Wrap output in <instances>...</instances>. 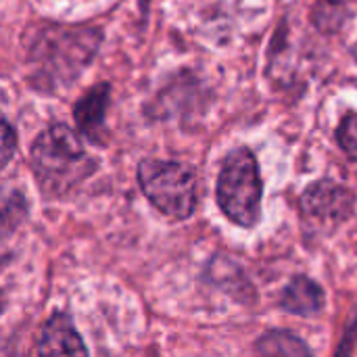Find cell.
Masks as SVG:
<instances>
[{
	"label": "cell",
	"mask_w": 357,
	"mask_h": 357,
	"mask_svg": "<svg viewBox=\"0 0 357 357\" xmlns=\"http://www.w3.org/2000/svg\"><path fill=\"white\" fill-rule=\"evenodd\" d=\"M31 167L46 192H63L88 178L96 163L86 153L79 136L71 128L56 123L33 142Z\"/></svg>",
	"instance_id": "6da1fadb"
},
{
	"label": "cell",
	"mask_w": 357,
	"mask_h": 357,
	"mask_svg": "<svg viewBox=\"0 0 357 357\" xmlns=\"http://www.w3.org/2000/svg\"><path fill=\"white\" fill-rule=\"evenodd\" d=\"M261 176L255 155L249 149H234L218 178V203L238 226L251 228L261 215Z\"/></svg>",
	"instance_id": "7a4b0ae2"
},
{
	"label": "cell",
	"mask_w": 357,
	"mask_h": 357,
	"mask_svg": "<svg viewBox=\"0 0 357 357\" xmlns=\"http://www.w3.org/2000/svg\"><path fill=\"white\" fill-rule=\"evenodd\" d=\"M138 182L146 199L167 218L186 220L192 215L199 201V182L190 165L144 159L138 165Z\"/></svg>",
	"instance_id": "3957f363"
},
{
	"label": "cell",
	"mask_w": 357,
	"mask_h": 357,
	"mask_svg": "<svg viewBox=\"0 0 357 357\" xmlns=\"http://www.w3.org/2000/svg\"><path fill=\"white\" fill-rule=\"evenodd\" d=\"M354 211V195L339 182L320 180L301 197L303 218L320 228H333L345 222Z\"/></svg>",
	"instance_id": "277c9868"
},
{
	"label": "cell",
	"mask_w": 357,
	"mask_h": 357,
	"mask_svg": "<svg viewBox=\"0 0 357 357\" xmlns=\"http://www.w3.org/2000/svg\"><path fill=\"white\" fill-rule=\"evenodd\" d=\"M40 356H86L88 349L82 343L79 335L75 333L71 318L65 314H54L40 337V343L36 347Z\"/></svg>",
	"instance_id": "5b68a950"
},
{
	"label": "cell",
	"mask_w": 357,
	"mask_h": 357,
	"mask_svg": "<svg viewBox=\"0 0 357 357\" xmlns=\"http://www.w3.org/2000/svg\"><path fill=\"white\" fill-rule=\"evenodd\" d=\"M107 107H109V86L107 84L94 86L75 105L73 117L77 121V128L82 130V134H86L94 142L100 140V130L105 126Z\"/></svg>",
	"instance_id": "8992f818"
},
{
	"label": "cell",
	"mask_w": 357,
	"mask_h": 357,
	"mask_svg": "<svg viewBox=\"0 0 357 357\" xmlns=\"http://www.w3.org/2000/svg\"><path fill=\"white\" fill-rule=\"evenodd\" d=\"M282 307L295 316H316L324 307V291L307 276H297L289 282L280 299Z\"/></svg>",
	"instance_id": "52a82bcc"
},
{
	"label": "cell",
	"mask_w": 357,
	"mask_h": 357,
	"mask_svg": "<svg viewBox=\"0 0 357 357\" xmlns=\"http://www.w3.org/2000/svg\"><path fill=\"white\" fill-rule=\"evenodd\" d=\"M257 351L266 356H310L312 349L295 335L284 331H272L257 343Z\"/></svg>",
	"instance_id": "ba28073f"
},
{
	"label": "cell",
	"mask_w": 357,
	"mask_h": 357,
	"mask_svg": "<svg viewBox=\"0 0 357 357\" xmlns=\"http://www.w3.org/2000/svg\"><path fill=\"white\" fill-rule=\"evenodd\" d=\"M341 149L349 155V159L357 161V113H351L343 119L337 132Z\"/></svg>",
	"instance_id": "9c48e42d"
},
{
	"label": "cell",
	"mask_w": 357,
	"mask_h": 357,
	"mask_svg": "<svg viewBox=\"0 0 357 357\" xmlns=\"http://www.w3.org/2000/svg\"><path fill=\"white\" fill-rule=\"evenodd\" d=\"M15 144H17L15 132H13L10 123L4 119V123H2V165H6V163L10 161L13 151H15Z\"/></svg>",
	"instance_id": "30bf717a"
},
{
	"label": "cell",
	"mask_w": 357,
	"mask_h": 357,
	"mask_svg": "<svg viewBox=\"0 0 357 357\" xmlns=\"http://www.w3.org/2000/svg\"><path fill=\"white\" fill-rule=\"evenodd\" d=\"M320 2H328V4H337V6H343L347 0H320Z\"/></svg>",
	"instance_id": "8fae6325"
},
{
	"label": "cell",
	"mask_w": 357,
	"mask_h": 357,
	"mask_svg": "<svg viewBox=\"0 0 357 357\" xmlns=\"http://www.w3.org/2000/svg\"><path fill=\"white\" fill-rule=\"evenodd\" d=\"M351 339L357 343V320H356V324H354V331H351Z\"/></svg>",
	"instance_id": "7c38bea8"
},
{
	"label": "cell",
	"mask_w": 357,
	"mask_h": 357,
	"mask_svg": "<svg viewBox=\"0 0 357 357\" xmlns=\"http://www.w3.org/2000/svg\"><path fill=\"white\" fill-rule=\"evenodd\" d=\"M354 56H356V59H357V44H356V46H354Z\"/></svg>",
	"instance_id": "4fadbf2b"
}]
</instances>
